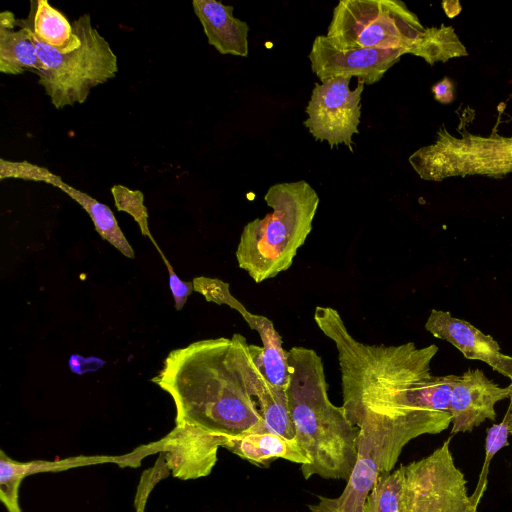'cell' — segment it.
I'll return each mask as SVG.
<instances>
[{
	"instance_id": "obj_17",
	"label": "cell",
	"mask_w": 512,
	"mask_h": 512,
	"mask_svg": "<svg viewBox=\"0 0 512 512\" xmlns=\"http://www.w3.org/2000/svg\"><path fill=\"white\" fill-rule=\"evenodd\" d=\"M223 448L259 467H267L278 458L301 466L310 464L309 457L295 438L272 432H247L229 437Z\"/></svg>"
},
{
	"instance_id": "obj_5",
	"label": "cell",
	"mask_w": 512,
	"mask_h": 512,
	"mask_svg": "<svg viewBox=\"0 0 512 512\" xmlns=\"http://www.w3.org/2000/svg\"><path fill=\"white\" fill-rule=\"evenodd\" d=\"M72 26L81 38V45L67 53L30 33L43 65V70L37 73L38 83L57 109L84 103L94 87L114 78L118 72L117 57L108 41L92 26L90 15H81Z\"/></svg>"
},
{
	"instance_id": "obj_6",
	"label": "cell",
	"mask_w": 512,
	"mask_h": 512,
	"mask_svg": "<svg viewBox=\"0 0 512 512\" xmlns=\"http://www.w3.org/2000/svg\"><path fill=\"white\" fill-rule=\"evenodd\" d=\"M400 0H342L333 10L326 37L337 48L402 50L409 54L425 31Z\"/></svg>"
},
{
	"instance_id": "obj_22",
	"label": "cell",
	"mask_w": 512,
	"mask_h": 512,
	"mask_svg": "<svg viewBox=\"0 0 512 512\" xmlns=\"http://www.w3.org/2000/svg\"><path fill=\"white\" fill-rule=\"evenodd\" d=\"M409 54L434 65L436 62L444 63L453 58L468 56V51L454 28L442 23L440 27L426 28Z\"/></svg>"
},
{
	"instance_id": "obj_24",
	"label": "cell",
	"mask_w": 512,
	"mask_h": 512,
	"mask_svg": "<svg viewBox=\"0 0 512 512\" xmlns=\"http://www.w3.org/2000/svg\"><path fill=\"white\" fill-rule=\"evenodd\" d=\"M512 420V393L503 420L487 429L485 440V458L478 478L475 491L470 496L473 506L477 507L487 488L488 472L493 456L504 446L508 445L509 425Z\"/></svg>"
},
{
	"instance_id": "obj_31",
	"label": "cell",
	"mask_w": 512,
	"mask_h": 512,
	"mask_svg": "<svg viewBox=\"0 0 512 512\" xmlns=\"http://www.w3.org/2000/svg\"><path fill=\"white\" fill-rule=\"evenodd\" d=\"M468 512H477V508H476V507H474V506H472V507L469 509V511H468Z\"/></svg>"
},
{
	"instance_id": "obj_11",
	"label": "cell",
	"mask_w": 512,
	"mask_h": 512,
	"mask_svg": "<svg viewBox=\"0 0 512 512\" xmlns=\"http://www.w3.org/2000/svg\"><path fill=\"white\" fill-rule=\"evenodd\" d=\"M404 54L402 50L340 49L326 35H319L313 41L308 58L312 72L322 82L339 76H355L371 85L380 81Z\"/></svg>"
},
{
	"instance_id": "obj_29",
	"label": "cell",
	"mask_w": 512,
	"mask_h": 512,
	"mask_svg": "<svg viewBox=\"0 0 512 512\" xmlns=\"http://www.w3.org/2000/svg\"><path fill=\"white\" fill-rule=\"evenodd\" d=\"M431 91L434 99L441 104H450L455 99V87L448 77H444L434 84Z\"/></svg>"
},
{
	"instance_id": "obj_14",
	"label": "cell",
	"mask_w": 512,
	"mask_h": 512,
	"mask_svg": "<svg viewBox=\"0 0 512 512\" xmlns=\"http://www.w3.org/2000/svg\"><path fill=\"white\" fill-rule=\"evenodd\" d=\"M511 393L512 382L506 387H500L480 369H468L459 375L449 408L451 436L459 432H471L487 419L495 420V404L509 399Z\"/></svg>"
},
{
	"instance_id": "obj_25",
	"label": "cell",
	"mask_w": 512,
	"mask_h": 512,
	"mask_svg": "<svg viewBox=\"0 0 512 512\" xmlns=\"http://www.w3.org/2000/svg\"><path fill=\"white\" fill-rule=\"evenodd\" d=\"M111 193L117 210L131 215L137 222L141 234L151 240L162 259L166 258L150 232L148 226V212L144 205V194L140 190H131L120 184L112 186Z\"/></svg>"
},
{
	"instance_id": "obj_28",
	"label": "cell",
	"mask_w": 512,
	"mask_h": 512,
	"mask_svg": "<svg viewBox=\"0 0 512 512\" xmlns=\"http://www.w3.org/2000/svg\"><path fill=\"white\" fill-rule=\"evenodd\" d=\"M104 361L97 357L84 358L81 355H71L69 358V367L76 374H84L88 371H95L104 365Z\"/></svg>"
},
{
	"instance_id": "obj_10",
	"label": "cell",
	"mask_w": 512,
	"mask_h": 512,
	"mask_svg": "<svg viewBox=\"0 0 512 512\" xmlns=\"http://www.w3.org/2000/svg\"><path fill=\"white\" fill-rule=\"evenodd\" d=\"M351 79L350 76H339L321 84L315 83L303 125L316 140H326L331 148L344 144L352 151V137L358 134L365 84L358 80L357 87L351 90Z\"/></svg>"
},
{
	"instance_id": "obj_18",
	"label": "cell",
	"mask_w": 512,
	"mask_h": 512,
	"mask_svg": "<svg viewBox=\"0 0 512 512\" xmlns=\"http://www.w3.org/2000/svg\"><path fill=\"white\" fill-rule=\"evenodd\" d=\"M11 11L0 14V72L9 75L43 70L32 36L28 29L16 24Z\"/></svg>"
},
{
	"instance_id": "obj_3",
	"label": "cell",
	"mask_w": 512,
	"mask_h": 512,
	"mask_svg": "<svg viewBox=\"0 0 512 512\" xmlns=\"http://www.w3.org/2000/svg\"><path fill=\"white\" fill-rule=\"evenodd\" d=\"M288 407L295 439L310 459L301 466L305 479L347 480L357 460L359 428L346 416L342 406L328 397V385L321 357L310 348L288 351Z\"/></svg>"
},
{
	"instance_id": "obj_30",
	"label": "cell",
	"mask_w": 512,
	"mask_h": 512,
	"mask_svg": "<svg viewBox=\"0 0 512 512\" xmlns=\"http://www.w3.org/2000/svg\"><path fill=\"white\" fill-rule=\"evenodd\" d=\"M443 9L449 18H453L461 11V6L458 1H444L442 2Z\"/></svg>"
},
{
	"instance_id": "obj_15",
	"label": "cell",
	"mask_w": 512,
	"mask_h": 512,
	"mask_svg": "<svg viewBox=\"0 0 512 512\" xmlns=\"http://www.w3.org/2000/svg\"><path fill=\"white\" fill-rule=\"evenodd\" d=\"M425 329L434 337L455 346L467 359L487 363L512 382V356L503 354L498 343L469 322L449 312L432 309Z\"/></svg>"
},
{
	"instance_id": "obj_27",
	"label": "cell",
	"mask_w": 512,
	"mask_h": 512,
	"mask_svg": "<svg viewBox=\"0 0 512 512\" xmlns=\"http://www.w3.org/2000/svg\"><path fill=\"white\" fill-rule=\"evenodd\" d=\"M164 263L167 267L169 274V287L174 299L175 308L176 310H181L185 305L188 296L194 290L193 283L182 281L175 273L173 267L171 266L167 259L164 260Z\"/></svg>"
},
{
	"instance_id": "obj_20",
	"label": "cell",
	"mask_w": 512,
	"mask_h": 512,
	"mask_svg": "<svg viewBox=\"0 0 512 512\" xmlns=\"http://www.w3.org/2000/svg\"><path fill=\"white\" fill-rule=\"evenodd\" d=\"M120 456H75L63 460L45 461L33 460L29 462L16 461L0 452V490L6 495H19V487L25 477L36 473L57 472L74 467L115 463L119 464Z\"/></svg>"
},
{
	"instance_id": "obj_4",
	"label": "cell",
	"mask_w": 512,
	"mask_h": 512,
	"mask_svg": "<svg viewBox=\"0 0 512 512\" xmlns=\"http://www.w3.org/2000/svg\"><path fill=\"white\" fill-rule=\"evenodd\" d=\"M264 200L272 212L244 226L235 252L238 266L256 283L291 267L319 204L316 190L304 180L274 184Z\"/></svg>"
},
{
	"instance_id": "obj_21",
	"label": "cell",
	"mask_w": 512,
	"mask_h": 512,
	"mask_svg": "<svg viewBox=\"0 0 512 512\" xmlns=\"http://www.w3.org/2000/svg\"><path fill=\"white\" fill-rule=\"evenodd\" d=\"M60 190L77 202L88 213L95 230L102 239L112 244L124 256L131 259L135 257L133 248L119 227L113 212L107 205L67 183H64Z\"/></svg>"
},
{
	"instance_id": "obj_2",
	"label": "cell",
	"mask_w": 512,
	"mask_h": 512,
	"mask_svg": "<svg viewBox=\"0 0 512 512\" xmlns=\"http://www.w3.org/2000/svg\"><path fill=\"white\" fill-rule=\"evenodd\" d=\"M261 352L238 333L199 340L172 350L151 381L173 399L175 424L227 437L263 432L257 400L265 377Z\"/></svg>"
},
{
	"instance_id": "obj_7",
	"label": "cell",
	"mask_w": 512,
	"mask_h": 512,
	"mask_svg": "<svg viewBox=\"0 0 512 512\" xmlns=\"http://www.w3.org/2000/svg\"><path fill=\"white\" fill-rule=\"evenodd\" d=\"M452 135L444 125L432 144L412 153L408 161L418 176L427 181L452 177L485 176L503 178L512 173V136H501L494 129L489 136L459 129Z\"/></svg>"
},
{
	"instance_id": "obj_16",
	"label": "cell",
	"mask_w": 512,
	"mask_h": 512,
	"mask_svg": "<svg viewBox=\"0 0 512 512\" xmlns=\"http://www.w3.org/2000/svg\"><path fill=\"white\" fill-rule=\"evenodd\" d=\"M192 7L211 46L223 55L248 56L249 26L233 15V6L215 0H193Z\"/></svg>"
},
{
	"instance_id": "obj_8",
	"label": "cell",
	"mask_w": 512,
	"mask_h": 512,
	"mask_svg": "<svg viewBox=\"0 0 512 512\" xmlns=\"http://www.w3.org/2000/svg\"><path fill=\"white\" fill-rule=\"evenodd\" d=\"M357 427L358 455L345 489L335 498L318 495V503L308 505L310 512H362L378 476L392 471L404 446L420 436L411 429L381 421H364Z\"/></svg>"
},
{
	"instance_id": "obj_32",
	"label": "cell",
	"mask_w": 512,
	"mask_h": 512,
	"mask_svg": "<svg viewBox=\"0 0 512 512\" xmlns=\"http://www.w3.org/2000/svg\"><path fill=\"white\" fill-rule=\"evenodd\" d=\"M509 433L512 435V420H511L510 425H509Z\"/></svg>"
},
{
	"instance_id": "obj_26",
	"label": "cell",
	"mask_w": 512,
	"mask_h": 512,
	"mask_svg": "<svg viewBox=\"0 0 512 512\" xmlns=\"http://www.w3.org/2000/svg\"><path fill=\"white\" fill-rule=\"evenodd\" d=\"M16 178L37 182H44L56 188L65 183L62 178L45 167L32 164L26 160L11 161L0 159V179Z\"/></svg>"
},
{
	"instance_id": "obj_23",
	"label": "cell",
	"mask_w": 512,
	"mask_h": 512,
	"mask_svg": "<svg viewBox=\"0 0 512 512\" xmlns=\"http://www.w3.org/2000/svg\"><path fill=\"white\" fill-rule=\"evenodd\" d=\"M404 465L381 473L367 496L362 512H403Z\"/></svg>"
},
{
	"instance_id": "obj_9",
	"label": "cell",
	"mask_w": 512,
	"mask_h": 512,
	"mask_svg": "<svg viewBox=\"0 0 512 512\" xmlns=\"http://www.w3.org/2000/svg\"><path fill=\"white\" fill-rule=\"evenodd\" d=\"M450 440L451 436L429 456L404 465L403 512H468L473 506L464 475L454 464Z\"/></svg>"
},
{
	"instance_id": "obj_1",
	"label": "cell",
	"mask_w": 512,
	"mask_h": 512,
	"mask_svg": "<svg viewBox=\"0 0 512 512\" xmlns=\"http://www.w3.org/2000/svg\"><path fill=\"white\" fill-rule=\"evenodd\" d=\"M314 321L336 347L342 407L355 426L363 421H382L420 435L438 434L448 428L451 414L424 409L420 398L422 384L432 376L431 361L438 352L437 345L360 342L331 307L317 306Z\"/></svg>"
},
{
	"instance_id": "obj_13",
	"label": "cell",
	"mask_w": 512,
	"mask_h": 512,
	"mask_svg": "<svg viewBox=\"0 0 512 512\" xmlns=\"http://www.w3.org/2000/svg\"><path fill=\"white\" fill-rule=\"evenodd\" d=\"M228 438L192 425L175 424L167 435L154 444L157 453H163L173 477L192 480L212 472L218 449L224 447Z\"/></svg>"
},
{
	"instance_id": "obj_12",
	"label": "cell",
	"mask_w": 512,
	"mask_h": 512,
	"mask_svg": "<svg viewBox=\"0 0 512 512\" xmlns=\"http://www.w3.org/2000/svg\"><path fill=\"white\" fill-rule=\"evenodd\" d=\"M194 291L202 294L206 301L218 305L225 304L242 315L252 330H255L262 342L259 365L267 381L279 388L287 389L289 383L288 353L283 347V340L272 321L265 316L249 312L229 290V284L205 276L192 280Z\"/></svg>"
},
{
	"instance_id": "obj_19",
	"label": "cell",
	"mask_w": 512,
	"mask_h": 512,
	"mask_svg": "<svg viewBox=\"0 0 512 512\" xmlns=\"http://www.w3.org/2000/svg\"><path fill=\"white\" fill-rule=\"evenodd\" d=\"M16 24L27 28L34 37L63 53L81 45V38L72 23L47 0H31L27 18H17Z\"/></svg>"
}]
</instances>
